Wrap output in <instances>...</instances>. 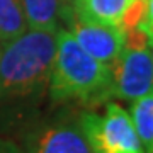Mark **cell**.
Returning a JSON list of instances; mask_svg holds the SVG:
<instances>
[{
    "instance_id": "cell-7",
    "label": "cell",
    "mask_w": 153,
    "mask_h": 153,
    "mask_svg": "<svg viewBox=\"0 0 153 153\" xmlns=\"http://www.w3.org/2000/svg\"><path fill=\"white\" fill-rule=\"evenodd\" d=\"M73 0H21L27 29L56 33L60 29L63 12Z\"/></svg>"
},
{
    "instance_id": "cell-11",
    "label": "cell",
    "mask_w": 153,
    "mask_h": 153,
    "mask_svg": "<svg viewBox=\"0 0 153 153\" xmlns=\"http://www.w3.org/2000/svg\"><path fill=\"white\" fill-rule=\"evenodd\" d=\"M146 16V0H133L124 10L123 17H121L119 27L123 31H129V29L138 27L143 22Z\"/></svg>"
},
{
    "instance_id": "cell-3",
    "label": "cell",
    "mask_w": 153,
    "mask_h": 153,
    "mask_svg": "<svg viewBox=\"0 0 153 153\" xmlns=\"http://www.w3.org/2000/svg\"><path fill=\"white\" fill-rule=\"evenodd\" d=\"M78 123L94 153H145L128 111L117 102H105L102 114L83 111Z\"/></svg>"
},
{
    "instance_id": "cell-15",
    "label": "cell",
    "mask_w": 153,
    "mask_h": 153,
    "mask_svg": "<svg viewBox=\"0 0 153 153\" xmlns=\"http://www.w3.org/2000/svg\"><path fill=\"white\" fill-rule=\"evenodd\" d=\"M0 51H2V44H0Z\"/></svg>"
},
{
    "instance_id": "cell-1",
    "label": "cell",
    "mask_w": 153,
    "mask_h": 153,
    "mask_svg": "<svg viewBox=\"0 0 153 153\" xmlns=\"http://www.w3.org/2000/svg\"><path fill=\"white\" fill-rule=\"evenodd\" d=\"M48 94L55 105L78 102L95 107L105 104L114 99L112 70L92 58L66 29H61L56 33V53Z\"/></svg>"
},
{
    "instance_id": "cell-5",
    "label": "cell",
    "mask_w": 153,
    "mask_h": 153,
    "mask_svg": "<svg viewBox=\"0 0 153 153\" xmlns=\"http://www.w3.org/2000/svg\"><path fill=\"white\" fill-rule=\"evenodd\" d=\"M61 21L66 24V31L76 43L100 63L112 66L124 53V31L117 26H102L80 21L73 16L71 5L63 12Z\"/></svg>"
},
{
    "instance_id": "cell-4",
    "label": "cell",
    "mask_w": 153,
    "mask_h": 153,
    "mask_svg": "<svg viewBox=\"0 0 153 153\" xmlns=\"http://www.w3.org/2000/svg\"><path fill=\"white\" fill-rule=\"evenodd\" d=\"M24 153H94L78 117L56 116L43 119L24 133Z\"/></svg>"
},
{
    "instance_id": "cell-2",
    "label": "cell",
    "mask_w": 153,
    "mask_h": 153,
    "mask_svg": "<svg viewBox=\"0 0 153 153\" xmlns=\"http://www.w3.org/2000/svg\"><path fill=\"white\" fill-rule=\"evenodd\" d=\"M56 53V33L29 29L2 44L0 102L39 100L48 92Z\"/></svg>"
},
{
    "instance_id": "cell-13",
    "label": "cell",
    "mask_w": 153,
    "mask_h": 153,
    "mask_svg": "<svg viewBox=\"0 0 153 153\" xmlns=\"http://www.w3.org/2000/svg\"><path fill=\"white\" fill-rule=\"evenodd\" d=\"M0 153H24V150L10 140L0 138Z\"/></svg>"
},
{
    "instance_id": "cell-14",
    "label": "cell",
    "mask_w": 153,
    "mask_h": 153,
    "mask_svg": "<svg viewBox=\"0 0 153 153\" xmlns=\"http://www.w3.org/2000/svg\"><path fill=\"white\" fill-rule=\"evenodd\" d=\"M150 55H152V61H153V46H152V53H150Z\"/></svg>"
},
{
    "instance_id": "cell-6",
    "label": "cell",
    "mask_w": 153,
    "mask_h": 153,
    "mask_svg": "<svg viewBox=\"0 0 153 153\" xmlns=\"http://www.w3.org/2000/svg\"><path fill=\"white\" fill-rule=\"evenodd\" d=\"M112 70V97L133 102L153 92V61L148 49H124Z\"/></svg>"
},
{
    "instance_id": "cell-8",
    "label": "cell",
    "mask_w": 153,
    "mask_h": 153,
    "mask_svg": "<svg viewBox=\"0 0 153 153\" xmlns=\"http://www.w3.org/2000/svg\"><path fill=\"white\" fill-rule=\"evenodd\" d=\"M133 0H73L71 12L76 19L102 26H117Z\"/></svg>"
},
{
    "instance_id": "cell-10",
    "label": "cell",
    "mask_w": 153,
    "mask_h": 153,
    "mask_svg": "<svg viewBox=\"0 0 153 153\" xmlns=\"http://www.w3.org/2000/svg\"><path fill=\"white\" fill-rule=\"evenodd\" d=\"M27 31L21 0H0V44L19 38Z\"/></svg>"
},
{
    "instance_id": "cell-9",
    "label": "cell",
    "mask_w": 153,
    "mask_h": 153,
    "mask_svg": "<svg viewBox=\"0 0 153 153\" xmlns=\"http://www.w3.org/2000/svg\"><path fill=\"white\" fill-rule=\"evenodd\" d=\"M128 114L145 153H153V92L133 100Z\"/></svg>"
},
{
    "instance_id": "cell-12",
    "label": "cell",
    "mask_w": 153,
    "mask_h": 153,
    "mask_svg": "<svg viewBox=\"0 0 153 153\" xmlns=\"http://www.w3.org/2000/svg\"><path fill=\"white\" fill-rule=\"evenodd\" d=\"M138 29H141L146 34L148 44L153 46V0H146V16H145L141 24L138 26Z\"/></svg>"
}]
</instances>
